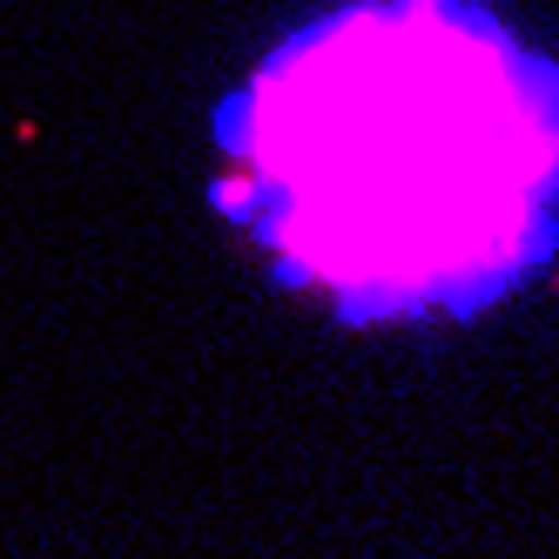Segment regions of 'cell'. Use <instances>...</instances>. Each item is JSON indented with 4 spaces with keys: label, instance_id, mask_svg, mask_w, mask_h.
<instances>
[{
    "label": "cell",
    "instance_id": "cell-1",
    "mask_svg": "<svg viewBox=\"0 0 559 559\" xmlns=\"http://www.w3.org/2000/svg\"><path fill=\"white\" fill-rule=\"evenodd\" d=\"M324 21L276 61L229 135L263 163V236L344 310L472 304L552 250L559 88L459 0Z\"/></svg>",
    "mask_w": 559,
    "mask_h": 559
}]
</instances>
